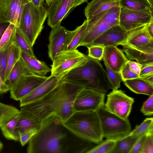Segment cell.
I'll use <instances>...</instances> for the list:
<instances>
[{
  "label": "cell",
  "mask_w": 153,
  "mask_h": 153,
  "mask_svg": "<svg viewBox=\"0 0 153 153\" xmlns=\"http://www.w3.org/2000/svg\"><path fill=\"white\" fill-rule=\"evenodd\" d=\"M28 143V153H86L94 144L74 134L56 117L43 121Z\"/></svg>",
  "instance_id": "cell-1"
},
{
  "label": "cell",
  "mask_w": 153,
  "mask_h": 153,
  "mask_svg": "<svg viewBox=\"0 0 153 153\" xmlns=\"http://www.w3.org/2000/svg\"><path fill=\"white\" fill-rule=\"evenodd\" d=\"M83 88L80 85L61 80L42 97L20 107V111L42 122L52 117L64 121L74 112V100Z\"/></svg>",
  "instance_id": "cell-2"
},
{
  "label": "cell",
  "mask_w": 153,
  "mask_h": 153,
  "mask_svg": "<svg viewBox=\"0 0 153 153\" xmlns=\"http://www.w3.org/2000/svg\"><path fill=\"white\" fill-rule=\"evenodd\" d=\"M88 59L85 63L70 71L62 80L106 94L112 89L106 71L100 61L88 56Z\"/></svg>",
  "instance_id": "cell-3"
},
{
  "label": "cell",
  "mask_w": 153,
  "mask_h": 153,
  "mask_svg": "<svg viewBox=\"0 0 153 153\" xmlns=\"http://www.w3.org/2000/svg\"><path fill=\"white\" fill-rule=\"evenodd\" d=\"M64 125L77 136L94 144L102 141L100 119L96 111H74Z\"/></svg>",
  "instance_id": "cell-4"
},
{
  "label": "cell",
  "mask_w": 153,
  "mask_h": 153,
  "mask_svg": "<svg viewBox=\"0 0 153 153\" xmlns=\"http://www.w3.org/2000/svg\"><path fill=\"white\" fill-rule=\"evenodd\" d=\"M47 16V9L43 5L36 7L30 1L24 7L17 28L32 47L43 28Z\"/></svg>",
  "instance_id": "cell-5"
},
{
  "label": "cell",
  "mask_w": 153,
  "mask_h": 153,
  "mask_svg": "<svg viewBox=\"0 0 153 153\" xmlns=\"http://www.w3.org/2000/svg\"><path fill=\"white\" fill-rule=\"evenodd\" d=\"M120 8L119 6L114 7L87 20L79 46H89L93 41L108 29L119 25Z\"/></svg>",
  "instance_id": "cell-6"
},
{
  "label": "cell",
  "mask_w": 153,
  "mask_h": 153,
  "mask_svg": "<svg viewBox=\"0 0 153 153\" xmlns=\"http://www.w3.org/2000/svg\"><path fill=\"white\" fill-rule=\"evenodd\" d=\"M96 111L103 137L117 141L128 135L131 131V126L128 119H123L110 112L104 105Z\"/></svg>",
  "instance_id": "cell-7"
},
{
  "label": "cell",
  "mask_w": 153,
  "mask_h": 153,
  "mask_svg": "<svg viewBox=\"0 0 153 153\" xmlns=\"http://www.w3.org/2000/svg\"><path fill=\"white\" fill-rule=\"evenodd\" d=\"M88 59V56L77 49L64 51L53 61L51 74L63 78L71 70L85 63Z\"/></svg>",
  "instance_id": "cell-8"
},
{
  "label": "cell",
  "mask_w": 153,
  "mask_h": 153,
  "mask_svg": "<svg viewBox=\"0 0 153 153\" xmlns=\"http://www.w3.org/2000/svg\"><path fill=\"white\" fill-rule=\"evenodd\" d=\"M134 99L121 90L112 89L107 95L104 104L106 109L110 112L125 119H128Z\"/></svg>",
  "instance_id": "cell-9"
},
{
  "label": "cell",
  "mask_w": 153,
  "mask_h": 153,
  "mask_svg": "<svg viewBox=\"0 0 153 153\" xmlns=\"http://www.w3.org/2000/svg\"><path fill=\"white\" fill-rule=\"evenodd\" d=\"M105 94L94 89L83 88L74 100V111H96L104 105Z\"/></svg>",
  "instance_id": "cell-10"
},
{
  "label": "cell",
  "mask_w": 153,
  "mask_h": 153,
  "mask_svg": "<svg viewBox=\"0 0 153 153\" xmlns=\"http://www.w3.org/2000/svg\"><path fill=\"white\" fill-rule=\"evenodd\" d=\"M152 21V12L133 10L120 7L119 25L127 32L147 25Z\"/></svg>",
  "instance_id": "cell-11"
},
{
  "label": "cell",
  "mask_w": 153,
  "mask_h": 153,
  "mask_svg": "<svg viewBox=\"0 0 153 153\" xmlns=\"http://www.w3.org/2000/svg\"><path fill=\"white\" fill-rule=\"evenodd\" d=\"M30 1V0H0V23H11L18 27L24 7Z\"/></svg>",
  "instance_id": "cell-12"
},
{
  "label": "cell",
  "mask_w": 153,
  "mask_h": 153,
  "mask_svg": "<svg viewBox=\"0 0 153 153\" xmlns=\"http://www.w3.org/2000/svg\"><path fill=\"white\" fill-rule=\"evenodd\" d=\"M47 78L33 74L23 76L10 89V97L15 100L20 101L43 82Z\"/></svg>",
  "instance_id": "cell-13"
},
{
  "label": "cell",
  "mask_w": 153,
  "mask_h": 153,
  "mask_svg": "<svg viewBox=\"0 0 153 153\" xmlns=\"http://www.w3.org/2000/svg\"><path fill=\"white\" fill-rule=\"evenodd\" d=\"M76 0H57L48 10V24L51 28L61 25L65 18L74 8Z\"/></svg>",
  "instance_id": "cell-14"
},
{
  "label": "cell",
  "mask_w": 153,
  "mask_h": 153,
  "mask_svg": "<svg viewBox=\"0 0 153 153\" xmlns=\"http://www.w3.org/2000/svg\"><path fill=\"white\" fill-rule=\"evenodd\" d=\"M128 34V32L119 25H117L111 27L99 36L89 46L95 45L105 47L121 45L126 41Z\"/></svg>",
  "instance_id": "cell-15"
},
{
  "label": "cell",
  "mask_w": 153,
  "mask_h": 153,
  "mask_svg": "<svg viewBox=\"0 0 153 153\" xmlns=\"http://www.w3.org/2000/svg\"><path fill=\"white\" fill-rule=\"evenodd\" d=\"M49 37L48 56L53 61L58 54L65 51L68 30L61 25L52 27Z\"/></svg>",
  "instance_id": "cell-16"
},
{
  "label": "cell",
  "mask_w": 153,
  "mask_h": 153,
  "mask_svg": "<svg viewBox=\"0 0 153 153\" xmlns=\"http://www.w3.org/2000/svg\"><path fill=\"white\" fill-rule=\"evenodd\" d=\"M62 77L51 75L42 83L20 101V106L24 105L42 97L55 88Z\"/></svg>",
  "instance_id": "cell-17"
},
{
  "label": "cell",
  "mask_w": 153,
  "mask_h": 153,
  "mask_svg": "<svg viewBox=\"0 0 153 153\" xmlns=\"http://www.w3.org/2000/svg\"><path fill=\"white\" fill-rule=\"evenodd\" d=\"M147 25L128 32L127 38L123 44L136 48L153 45V37L149 34Z\"/></svg>",
  "instance_id": "cell-18"
},
{
  "label": "cell",
  "mask_w": 153,
  "mask_h": 153,
  "mask_svg": "<svg viewBox=\"0 0 153 153\" xmlns=\"http://www.w3.org/2000/svg\"><path fill=\"white\" fill-rule=\"evenodd\" d=\"M122 51L125 53L129 60H135L143 65L153 63V45L139 48L122 45Z\"/></svg>",
  "instance_id": "cell-19"
},
{
  "label": "cell",
  "mask_w": 153,
  "mask_h": 153,
  "mask_svg": "<svg viewBox=\"0 0 153 153\" xmlns=\"http://www.w3.org/2000/svg\"><path fill=\"white\" fill-rule=\"evenodd\" d=\"M102 59L113 71L120 73L128 60L121 50L112 46L105 47Z\"/></svg>",
  "instance_id": "cell-20"
},
{
  "label": "cell",
  "mask_w": 153,
  "mask_h": 153,
  "mask_svg": "<svg viewBox=\"0 0 153 153\" xmlns=\"http://www.w3.org/2000/svg\"><path fill=\"white\" fill-rule=\"evenodd\" d=\"M20 59L28 70L36 75L46 76L51 72V69L43 61L38 60L36 57H31L21 51Z\"/></svg>",
  "instance_id": "cell-21"
},
{
  "label": "cell",
  "mask_w": 153,
  "mask_h": 153,
  "mask_svg": "<svg viewBox=\"0 0 153 153\" xmlns=\"http://www.w3.org/2000/svg\"><path fill=\"white\" fill-rule=\"evenodd\" d=\"M119 6L117 0H92L85 9V15L89 20L96 15L114 7Z\"/></svg>",
  "instance_id": "cell-22"
},
{
  "label": "cell",
  "mask_w": 153,
  "mask_h": 153,
  "mask_svg": "<svg viewBox=\"0 0 153 153\" xmlns=\"http://www.w3.org/2000/svg\"><path fill=\"white\" fill-rule=\"evenodd\" d=\"M123 82L130 90L135 93L149 96L153 94V83L144 78L139 77Z\"/></svg>",
  "instance_id": "cell-23"
},
{
  "label": "cell",
  "mask_w": 153,
  "mask_h": 153,
  "mask_svg": "<svg viewBox=\"0 0 153 153\" xmlns=\"http://www.w3.org/2000/svg\"><path fill=\"white\" fill-rule=\"evenodd\" d=\"M87 24V20H85L81 25L77 27L74 30L68 31L64 51L76 50L79 46Z\"/></svg>",
  "instance_id": "cell-24"
},
{
  "label": "cell",
  "mask_w": 153,
  "mask_h": 153,
  "mask_svg": "<svg viewBox=\"0 0 153 153\" xmlns=\"http://www.w3.org/2000/svg\"><path fill=\"white\" fill-rule=\"evenodd\" d=\"M19 114L16 125L19 132L33 129L38 131L41 127L43 122L20 111Z\"/></svg>",
  "instance_id": "cell-25"
},
{
  "label": "cell",
  "mask_w": 153,
  "mask_h": 153,
  "mask_svg": "<svg viewBox=\"0 0 153 153\" xmlns=\"http://www.w3.org/2000/svg\"><path fill=\"white\" fill-rule=\"evenodd\" d=\"M19 114L0 127L3 135L7 139L19 141V133L16 128Z\"/></svg>",
  "instance_id": "cell-26"
},
{
  "label": "cell",
  "mask_w": 153,
  "mask_h": 153,
  "mask_svg": "<svg viewBox=\"0 0 153 153\" xmlns=\"http://www.w3.org/2000/svg\"><path fill=\"white\" fill-rule=\"evenodd\" d=\"M121 7L136 11L152 12L153 6L147 0H117Z\"/></svg>",
  "instance_id": "cell-27"
},
{
  "label": "cell",
  "mask_w": 153,
  "mask_h": 153,
  "mask_svg": "<svg viewBox=\"0 0 153 153\" xmlns=\"http://www.w3.org/2000/svg\"><path fill=\"white\" fill-rule=\"evenodd\" d=\"M32 74L20 59L12 69L8 79V84L10 89L23 76Z\"/></svg>",
  "instance_id": "cell-28"
},
{
  "label": "cell",
  "mask_w": 153,
  "mask_h": 153,
  "mask_svg": "<svg viewBox=\"0 0 153 153\" xmlns=\"http://www.w3.org/2000/svg\"><path fill=\"white\" fill-rule=\"evenodd\" d=\"M21 50L13 42L9 47L7 65L5 72L4 81L8 80L10 73L13 68L20 58Z\"/></svg>",
  "instance_id": "cell-29"
},
{
  "label": "cell",
  "mask_w": 153,
  "mask_h": 153,
  "mask_svg": "<svg viewBox=\"0 0 153 153\" xmlns=\"http://www.w3.org/2000/svg\"><path fill=\"white\" fill-rule=\"evenodd\" d=\"M138 138L128 135L117 141L111 153H129Z\"/></svg>",
  "instance_id": "cell-30"
},
{
  "label": "cell",
  "mask_w": 153,
  "mask_h": 153,
  "mask_svg": "<svg viewBox=\"0 0 153 153\" xmlns=\"http://www.w3.org/2000/svg\"><path fill=\"white\" fill-rule=\"evenodd\" d=\"M13 42H14L22 51L29 56L36 58L33 47L19 30L16 27Z\"/></svg>",
  "instance_id": "cell-31"
},
{
  "label": "cell",
  "mask_w": 153,
  "mask_h": 153,
  "mask_svg": "<svg viewBox=\"0 0 153 153\" xmlns=\"http://www.w3.org/2000/svg\"><path fill=\"white\" fill-rule=\"evenodd\" d=\"M19 112L20 110L16 107L0 102V127Z\"/></svg>",
  "instance_id": "cell-32"
},
{
  "label": "cell",
  "mask_w": 153,
  "mask_h": 153,
  "mask_svg": "<svg viewBox=\"0 0 153 153\" xmlns=\"http://www.w3.org/2000/svg\"><path fill=\"white\" fill-rule=\"evenodd\" d=\"M152 131H153V118H147L140 125L137 126L128 135L139 137Z\"/></svg>",
  "instance_id": "cell-33"
},
{
  "label": "cell",
  "mask_w": 153,
  "mask_h": 153,
  "mask_svg": "<svg viewBox=\"0 0 153 153\" xmlns=\"http://www.w3.org/2000/svg\"><path fill=\"white\" fill-rule=\"evenodd\" d=\"M16 27L13 24L10 23L3 34L0 40V51L10 47L13 39Z\"/></svg>",
  "instance_id": "cell-34"
},
{
  "label": "cell",
  "mask_w": 153,
  "mask_h": 153,
  "mask_svg": "<svg viewBox=\"0 0 153 153\" xmlns=\"http://www.w3.org/2000/svg\"><path fill=\"white\" fill-rule=\"evenodd\" d=\"M103 60L106 67L108 80L112 89H118L120 87V83L122 81L120 73L113 71L108 66L106 61L104 59Z\"/></svg>",
  "instance_id": "cell-35"
},
{
  "label": "cell",
  "mask_w": 153,
  "mask_h": 153,
  "mask_svg": "<svg viewBox=\"0 0 153 153\" xmlns=\"http://www.w3.org/2000/svg\"><path fill=\"white\" fill-rule=\"evenodd\" d=\"M116 141L107 139L96 146L91 148L86 153H111L115 145Z\"/></svg>",
  "instance_id": "cell-36"
},
{
  "label": "cell",
  "mask_w": 153,
  "mask_h": 153,
  "mask_svg": "<svg viewBox=\"0 0 153 153\" xmlns=\"http://www.w3.org/2000/svg\"><path fill=\"white\" fill-rule=\"evenodd\" d=\"M105 47L92 45L87 47L88 50V56L91 58L101 60L103 57Z\"/></svg>",
  "instance_id": "cell-37"
},
{
  "label": "cell",
  "mask_w": 153,
  "mask_h": 153,
  "mask_svg": "<svg viewBox=\"0 0 153 153\" xmlns=\"http://www.w3.org/2000/svg\"><path fill=\"white\" fill-rule=\"evenodd\" d=\"M9 47L3 51H0V75L4 82Z\"/></svg>",
  "instance_id": "cell-38"
},
{
  "label": "cell",
  "mask_w": 153,
  "mask_h": 153,
  "mask_svg": "<svg viewBox=\"0 0 153 153\" xmlns=\"http://www.w3.org/2000/svg\"><path fill=\"white\" fill-rule=\"evenodd\" d=\"M153 153V131L146 134L142 153Z\"/></svg>",
  "instance_id": "cell-39"
},
{
  "label": "cell",
  "mask_w": 153,
  "mask_h": 153,
  "mask_svg": "<svg viewBox=\"0 0 153 153\" xmlns=\"http://www.w3.org/2000/svg\"><path fill=\"white\" fill-rule=\"evenodd\" d=\"M120 73L122 81L140 77L131 69L128 62L122 69Z\"/></svg>",
  "instance_id": "cell-40"
},
{
  "label": "cell",
  "mask_w": 153,
  "mask_h": 153,
  "mask_svg": "<svg viewBox=\"0 0 153 153\" xmlns=\"http://www.w3.org/2000/svg\"><path fill=\"white\" fill-rule=\"evenodd\" d=\"M141 111L145 116H151L153 114V94L149 96L145 101L141 108Z\"/></svg>",
  "instance_id": "cell-41"
},
{
  "label": "cell",
  "mask_w": 153,
  "mask_h": 153,
  "mask_svg": "<svg viewBox=\"0 0 153 153\" xmlns=\"http://www.w3.org/2000/svg\"><path fill=\"white\" fill-rule=\"evenodd\" d=\"M38 131L33 129L19 132V141L21 145L22 146H25Z\"/></svg>",
  "instance_id": "cell-42"
},
{
  "label": "cell",
  "mask_w": 153,
  "mask_h": 153,
  "mask_svg": "<svg viewBox=\"0 0 153 153\" xmlns=\"http://www.w3.org/2000/svg\"><path fill=\"white\" fill-rule=\"evenodd\" d=\"M146 134L139 137L134 143L129 153H142Z\"/></svg>",
  "instance_id": "cell-43"
},
{
  "label": "cell",
  "mask_w": 153,
  "mask_h": 153,
  "mask_svg": "<svg viewBox=\"0 0 153 153\" xmlns=\"http://www.w3.org/2000/svg\"><path fill=\"white\" fill-rule=\"evenodd\" d=\"M153 74V63L143 65L139 74L140 77L144 78Z\"/></svg>",
  "instance_id": "cell-44"
},
{
  "label": "cell",
  "mask_w": 153,
  "mask_h": 153,
  "mask_svg": "<svg viewBox=\"0 0 153 153\" xmlns=\"http://www.w3.org/2000/svg\"><path fill=\"white\" fill-rule=\"evenodd\" d=\"M128 63L132 71L139 76L142 65L136 62L129 60Z\"/></svg>",
  "instance_id": "cell-45"
},
{
  "label": "cell",
  "mask_w": 153,
  "mask_h": 153,
  "mask_svg": "<svg viewBox=\"0 0 153 153\" xmlns=\"http://www.w3.org/2000/svg\"><path fill=\"white\" fill-rule=\"evenodd\" d=\"M10 88L8 85L4 82L0 75V93H3L10 91Z\"/></svg>",
  "instance_id": "cell-46"
},
{
  "label": "cell",
  "mask_w": 153,
  "mask_h": 153,
  "mask_svg": "<svg viewBox=\"0 0 153 153\" xmlns=\"http://www.w3.org/2000/svg\"><path fill=\"white\" fill-rule=\"evenodd\" d=\"M9 24L10 23H0V40L3 34Z\"/></svg>",
  "instance_id": "cell-47"
},
{
  "label": "cell",
  "mask_w": 153,
  "mask_h": 153,
  "mask_svg": "<svg viewBox=\"0 0 153 153\" xmlns=\"http://www.w3.org/2000/svg\"><path fill=\"white\" fill-rule=\"evenodd\" d=\"M147 28L150 35L153 37V21L147 25Z\"/></svg>",
  "instance_id": "cell-48"
},
{
  "label": "cell",
  "mask_w": 153,
  "mask_h": 153,
  "mask_svg": "<svg viewBox=\"0 0 153 153\" xmlns=\"http://www.w3.org/2000/svg\"><path fill=\"white\" fill-rule=\"evenodd\" d=\"M30 1L35 6L38 7L43 5L44 0H30Z\"/></svg>",
  "instance_id": "cell-49"
},
{
  "label": "cell",
  "mask_w": 153,
  "mask_h": 153,
  "mask_svg": "<svg viewBox=\"0 0 153 153\" xmlns=\"http://www.w3.org/2000/svg\"><path fill=\"white\" fill-rule=\"evenodd\" d=\"M88 0H76L74 8L76 6L84 2H87Z\"/></svg>",
  "instance_id": "cell-50"
},
{
  "label": "cell",
  "mask_w": 153,
  "mask_h": 153,
  "mask_svg": "<svg viewBox=\"0 0 153 153\" xmlns=\"http://www.w3.org/2000/svg\"><path fill=\"white\" fill-rule=\"evenodd\" d=\"M144 78L148 81L153 83V74L146 76Z\"/></svg>",
  "instance_id": "cell-51"
},
{
  "label": "cell",
  "mask_w": 153,
  "mask_h": 153,
  "mask_svg": "<svg viewBox=\"0 0 153 153\" xmlns=\"http://www.w3.org/2000/svg\"><path fill=\"white\" fill-rule=\"evenodd\" d=\"M3 147V144L0 141V152L2 150Z\"/></svg>",
  "instance_id": "cell-52"
},
{
  "label": "cell",
  "mask_w": 153,
  "mask_h": 153,
  "mask_svg": "<svg viewBox=\"0 0 153 153\" xmlns=\"http://www.w3.org/2000/svg\"><path fill=\"white\" fill-rule=\"evenodd\" d=\"M56 0H53V1L51 3V4L49 6V7H52L54 4L55 3V2H56Z\"/></svg>",
  "instance_id": "cell-53"
},
{
  "label": "cell",
  "mask_w": 153,
  "mask_h": 153,
  "mask_svg": "<svg viewBox=\"0 0 153 153\" xmlns=\"http://www.w3.org/2000/svg\"><path fill=\"white\" fill-rule=\"evenodd\" d=\"M149 3L153 6V0H147Z\"/></svg>",
  "instance_id": "cell-54"
},
{
  "label": "cell",
  "mask_w": 153,
  "mask_h": 153,
  "mask_svg": "<svg viewBox=\"0 0 153 153\" xmlns=\"http://www.w3.org/2000/svg\"><path fill=\"white\" fill-rule=\"evenodd\" d=\"M45 0L46 1V2L47 4V6H49V2L50 0Z\"/></svg>",
  "instance_id": "cell-55"
}]
</instances>
